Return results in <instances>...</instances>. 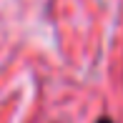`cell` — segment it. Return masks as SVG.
<instances>
[{
	"instance_id": "1",
	"label": "cell",
	"mask_w": 123,
	"mask_h": 123,
	"mask_svg": "<svg viewBox=\"0 0 123 123\" xmlns=\"http://www.w3.org/2000/svg\"><path fill=\"white\" fill-rule=\"evenodd\" d=\"M98 123H113V121H111V118H100Z\"/></svg>"
}]
</instances>
